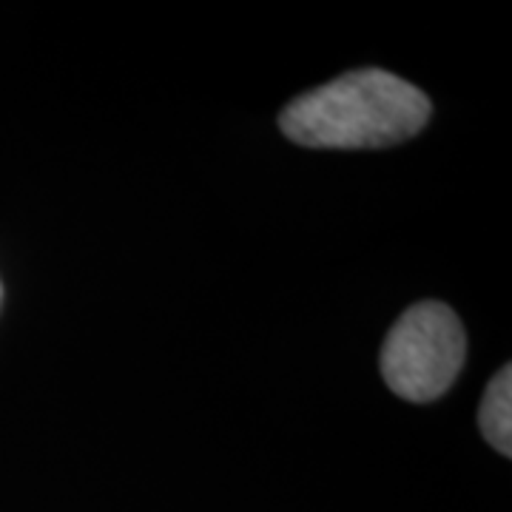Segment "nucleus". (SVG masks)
Here are the masks:
<instances>
[{
    "label": "nucleus",
    "mask_w": 512,
    "mask_h": 512,
    "mask_svg": "<svg viewBox=\"0 0 512 512\" xmlns=\"http://www.w3.org/2000/svg\"><path fill=\"white\" fill-rule=\"evenodd\" d=\"M430 114L427 94L399 74L359 69L299 94L279 114V128L296 146L359 151L399 146L427 126Z\"/></svg>",
    "instance_id": "f257e3e1"
},
{
    "label": "nucleus",
    "mask_w": 512,
    "mask_h": 512,
    "mask_svg": "<svg viewBox=\"0 0 512 512\" xmlns=\"http://www.w3.org/2000/svg\"><path fill=\"white\" fill-rule=\"evenodd\" d=\"M467 359V333L444 302H419L396 319L382 345V379L404 402L441 399Z\"/></svg>",
    "instance_id": "f03ea898"
},
{
    "label": "nucleus",
    "mask_w": 512,
    "mask_h": 512,
    "mask_svg": "<svg viewBox=\"0 0 512 512\" xmlns=\"http://www.w3.org/2000/svg\"><path fill=\"white\" fill-rule=\"evenodd\" d=\"M478 427L495 453L512 456V367L504 365L495 373L478 407Z\"/></svg>",
    "instance_id": "7ed1b4c3"
},
{
    "label": "nucleus",
    "mask_w": 512,
    "mask_h": 512,
    "mask_svg": "<svg viewBox=\"0 0 512 512\" xmlns=\"http://www.w3.org/2000/svg\"><path fill=\"white\" fill-rule=\"evenodd\" d=\"M0 299H3V288H0Z\"/></svg>",
    "instance_id": "20e7f679"
}]
</instances>
